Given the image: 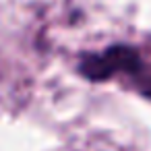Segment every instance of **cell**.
Here are the masks:
<instances>
[{
  "mask_svg": "<svg viewBox=\"0 0 151 151\" xmlns=\"http://www.w3.org/2000/svg\"><path fill=\"white\" fill-rule=\"evenodd\" d=\"M81 68L89 79L101 81L118 73H137L141 68V56L130 46H112L106 52L87 56Z\"/></svg>",
  "mask_w": 151,
  "mask_h": 151,
  "instance_id": "cell-1",
  "label": "cell"
},
{
  "mask_svg": "<svg viewBox=\"0 0 151 151\" xmlns=\"http://www.w3.org/2000/svg\"><path fill=\"white\" fill-rule=\"evenodd\" d=\"M145 95H147V97H151V87H147V89H145Z\"/></svg>",
  "mask_w": 151,
  "mask_h": 151,
  "instance_id": "cell-2",
  "label": "cell"
}]
</instances>
